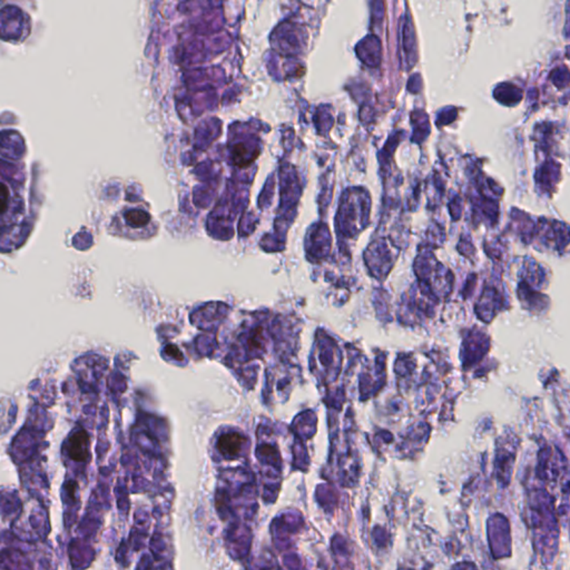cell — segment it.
I'll return each mask as SVG.
<instances>
[{
    "label": "cell",
    "mask_w": 570,
    "mask_h": 570,
    "mask_svg": "<svg viewBox=\"0 0 570 570\" xmlns=\"http://www.w3.org/2000/svg\"><path fill=\"white\" fill-rule=\"evenodd\" d=\"M157 230L155 219L141 204L125 205L115 214L109 225L111 234L132 241L153 238Z\"/></svg>",
    "instance_id": "obj_1"
},
{
    "label": "cell",
    "mask_w": 570,
    "mask_h": 570,
    "mask_svg": "<svg viewBox=\"0 0 570 570\" xmlns=\"http://www.w3.org/2000/svg\"><path fill=\"white\" fill-rule=\"evenodd\" d=\"M245 442L247 439L240 432L227 431L219 436L216 448L225 458H236L241 454Z\"/></svg>",
    "instance_id": "obj_2"
},
{
    "label": "cell",
    "mask_w": 570,
    "mask_h": 570,
    "mask_svg": "<svg viewBox=\"0 0 570 570\" xmlns=\"http://www.w3.org/2000/svg\"><path fill=\"white\" fill-rule=\"evenodd\" d=\"M68 454L76 463L89 459V436L84 429L75 430L68 439Z\"/></svg>",
    "instance_id": "obj_3"
},
{
    "label": "cell",
    "mask_w": 570,
    "mask_h": 570,
    "mask_svg": "<svg viewBox=\"0 0 570 570\" xmlns=\"http://www.w3.org/2000/svg\"><path fill=\"white\" fill-rule=\"evenodd\" d=\"M165 351H169L167 352V353H169L171 357H175L176 360H182V359H183V355H182V353H180V350H178L175 346H167Z\"/></svg>",
    "instance_id": "obj_4"
}]
</instances>
